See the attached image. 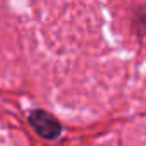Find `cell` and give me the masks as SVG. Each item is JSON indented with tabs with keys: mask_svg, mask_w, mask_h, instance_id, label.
Masks as SVG:
<instances>
[{
	"mask_svg": "<svg viewBox=\"0 0 146 146\" xmlns=\"http://www.w3.org/2000/svg\"><path fill=\"white\" fill-rule=\"evenodd\" d=\"M29 124L31 127L36 131L38 136H41L43 139H57L62 132V125L60 122L48 112L45 110H33L29 113Z\"/></svg>",
	"mask_w": 146,
	"mask_h": 146,
	"instance_id": "cell-1",
	"label": "cell"
}]
</instances>
